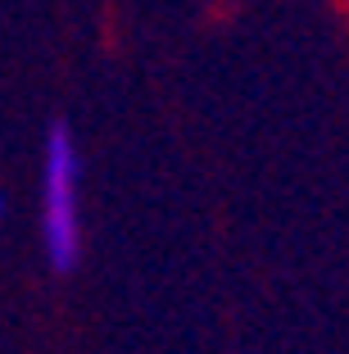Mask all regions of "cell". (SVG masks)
I'll return each mask as SVG.
<instances>
[{
	"label": "cell",
	"mask_w": 349,
	"mask_h": 354,
	"mask_svg": "<svg viewBox=\"0 0 349 354\" xmlns=\"http://www.w3.org/2000/svg\"><path fill=\"white\" fill-rule=\"evenodd\" d=\"M77 177H82V155H77L73 127L55 118L46 127V155H41V250L55 272H73L82 259Z\"/></svg>",
	"instance_id": "obj_1"
},
{
	"label": "cell",
	"mask_w": 349,
	"mask_h": 354,
	"mask_svg": "<svg viewBox=\"0 0 349 354\" xmlns=\"http://www.w3.org/2000/svg\"><path fill=\"white\" fill-rule=\"evenodd\" d=\"M0 214H5V191H0Z\"/></svg>",
	"instance_id": "obj_2"
}]
</instances>
